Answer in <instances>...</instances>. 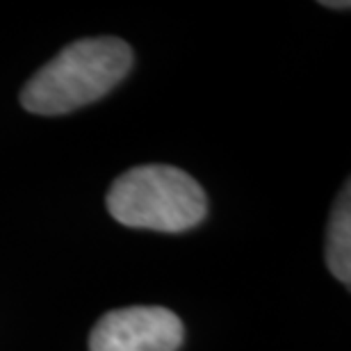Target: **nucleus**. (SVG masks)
Listing matches in <instances>:
<instances>
[{
	"label": "nucleus",
	"instance_id": "nucleus-1",
	"mask_svg": "<svg viewBox=\"0 0 351 351\" xmlns=\"http://www.w3.org/2000/svg\"><path fill=\"white\" fill-rule=\"evenodd\" d=\"M132 66V51L117 37L80 39L27 80L21 105L39 117L80 110L114 89Z\"/></svg>",
	"mask_w": 351,
	"mask_h": 351
},
{
	"label": "nucleus",
	"instance_id": "nucleus-2",
	"mask_svg": "<svg viewBox=\"0 0 351 351\" xmlns=\"http://www.w3.org/2000/svg\"><path fill=\"white\" fill-rule=\"evenodd\" d=\"M110 215L128 228L182 233L206 219L208 199L192 176L169 165H144L112 182Z\"/></svg>",
	"mask_w": 351,
	"mask_h": 351
},
{
	"label": "nucleus",
	"instance_id": "nucleus-3",
	"mask_svg": "<svg viewBox=\"0 0 351 351\" xmlns=\"http://www.w3.org/2000/svg\"><path fill=\"white\" fill-rule=\"evenodd\" d=\"M182 322L162 306H130L105 313L89 335V351H178Z\"/></svg>",
	"mask_w": 351,
	"mask_h": 351
},
{
	"label": "nucleus",
	"instance_id": "nucleus-4",
	"mask_svg": "<svg viewBox=\"0 0 351 351\" xmlns=\"http://www.w3.org/2000/svg\"><path fill=\"white\" fill-rule=\"evenodd\" d=\"M326 265L342 285L351 283V192L349 182L333 206L326 233Z\"/></svg>",
	"mask_w": 351,
	"mask_h": 351
},
{
	"label": "nucleus",
	"instance_id": "nucleus-5",
	"mask_svg": "<svg viewBox=\"0 0 351 351\" xmlns=\"http://www.w3.org/2000/svg\"><path fill=\"white\" fill-rule=\"evenodd\" d=\"M322 5H324V7H335V10H349V3H331V0H324Z\"/></svg>",
	"mask_w": 351,
	"mask_h": 351
}]
</instances>
